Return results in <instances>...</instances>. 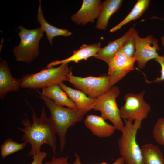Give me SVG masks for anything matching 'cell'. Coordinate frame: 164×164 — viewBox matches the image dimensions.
Returning <instances> with one entry per match:
<instances>
[{
    "label": "cell",
    "instance_id": "obj_21",
    "mask_svg": "<svg viewBox=\"0 0 164 164\" xmlns=\"http://www.w3.org/2000/svg\"><path fill=\"white\" fill-rule=\"evenodd\" d=\"M149 0H138L128 15L118 25L112 28L111 32H114L120 29L123 26L131 21L140 17L149 7Z\"/></svg>",
    "mask_w": 164,
    "mask_h": 164
},
{
    "label": "cell",
    "instance_id": "obj_14",
    "mask_svg": "<svg viewBox=\"0 0 164 164\" xmlns=\"http://www.w3.org/2000/svg\"><path fill=\"white\" fill-rule=\"evenodd\" d=\"M84 123L93 134L100 138L111 136L116 129L113 125L106 122L101 116L88 115L84 120Z\"/></svg>",
    "mask_w": 164,
    "mask_h": 164
},
{
    "label": "cell",
    "instance_id": "obj_23",
    "mask_svg": "<svg viewBox=\"0 0 164 164\" xmlns=\"http://www.w3.org/2000/svg\"><path fill=\"white\" fill-rule=\"evenodd\" d=\"M152 134L155 141L164 145V118L157 120L153 128Z\"/></svg>",
    "mask_w": 164,
    "mask_h": 164
},
{
    "label": "cell",
    "instance_id": "obj_2",
    "mask_svg": "<svg viewBox=\"0 0 164 164\" xmlns=\"http://www.w3.org/2000/svg\"><path fill=\"white\" fill-rule=\"evenodd\" d=\"M38 97L43 100L51 113L50 117L53 124L60 142V149L63 151L66 142V134L68 128L81 121L85 113L70 108L59 105L54 101L44 96L39 90Z\"/></svg>",
    "mask_w": 164,
    "mask_h": 164
},
{
    "label": "cell",
    "instance_id": "obj_8",
    "mask_svg": "<svg viewBox=\"0 0 164 164\" xmlns=\"http://www.w3.org/2000/svg\"><path fill=\"white\" fill-rule=\"evenodd\" d=\"M69 78L68 81L73 86L92 98H96L111 87L108 75L104 74L97 77H82L73 75L72 71Z\"/></svg>",
    "mask_w": 164,
    "mask_h": 164
},
{
    "label": "cell",
    "instance_id": "obj_9",
    "mask_svg": "<svg viewBox=\"0 0 164 164\" xmlns=\"http://www.w3.org/2000/svg\"><path fill=\"white\" fill-rule=\"evenodd\" d=\"M134 38L135 47V57L138 68L143 69L149 61L155 60L159 55L157 53V51L160 50L158 40L152 35L141 37L136 29Z\"/></svg>",
    "mask_w": 164,
    "mask_h": 164
},
{
    "label": "cell",
    "instance_id": "obj_26",
    "mask_svg": "<svg viewBox=\"0 0 164 164\" xmlns=\"http://www.w3.org/2000/svg\"><path fill=\"white\" fill-rule=\"evenodd\" d=\"M47 154L46 152L39 151L32 156L33 160L30 164H43V160L46 158Z\"/></svg>",
    "mask_w": 164,
    "mask_h": 164
},
{
    "label": "cell",
    "instance_id": "obj_28",
    "mask_svg": "<svg viewBox=\"0 0 164 164\" xmlns=\"http://www.w3.org/2000/svg\"><path fill=\"white\" fill-rule=\"evenodd\" d=\"M75 159L73 164H82L80 161V159L79 155L77 153L74 154ZM125 162L122 158L121 157L117 159L116 161L111 164H124ZM98 164H108L107 162H103Z\"/></svg>",
    "mask_w": 164,
    "mask_h": 164
},
{
    "label": "cell",
    "instance_id": "obj_20",
    "mask_svg": "<svg viewBox=\"0 0 164 164\" xmlns=\"http://www.w3.org/2000/svg\"><path fill=\"white\" fill-rule=\"evenodd\" d=\"M143 164H164L162 152L156 145L146 143L141 147Z\"/></svg>",
    "mask_w": 164,
    "mask_h": 164
},
{
    "label": "cell",
    "instance_id": "obj_24",
    "mask_svg": "<svg viewBox=\"0 0 164 164\" xmlns=\"http://www.w3.org/2000/svg\"><path fill=\"white\" fill-rule=\"evenodd\" d=\"M123 53L127 57H135V43L134 38L129 40L121 48Z\"/></svg>",
    "mask_w": 164,
    "mask_h": 164
},
{
    "label": "cell",
    "instance_id": "obj_7",
    "mask_svg": "<svg viewBox=\"0 0 164 164\" xmlns=\"http://www.w3.org/2000/svg\"><path fill=\"white\" fill-rule=\"evenodd\" d=\"M145 90L138 94L128 93L124 97L125 102L120 109L121 118L131 123L146 118L151 107L144 100Z\"/></svg>",
    "mask_w": 164,
    "mask_h": 164
},
{
    "label": "cell",
    "instance_id": "obj_15",
    "mask_svg": "<svg viewBox=\"0 0 164 164\" xmlns=\"http://www.w3.org/2000/svg\"><path fill=\"white\" fill-rule=\"evenodd\" d=\"M101 48V45L99 42L93 44H83L79 49L74 50L73 54L70 56L62 60L53 61L48 64L46 68L68 63L71 61L78 63L81 60H87L91 57H94Z\"/></svg>",
    "mask_w": 164,
    "mask_h": 164
},
{
    "label": "cell",
    "instance_id": "obj_18",
    "mask_svg": "<svg viewBox=\"0 0 164 164\" xmlns=\"http://www.w3.org/2000/svg\"><path fill=\"white\" fill-rule=\"evenodd\" d=\"M42 94L53 100L57 104L77 109L76 104L68 97L59 85H55L42 89Z\"/></svg>",
    "mask_w": 164,
    "mask_h": 164
},
{
    "label": "cell",
    "instance_id": "obj_19",
    "mask_svg": "<svg viewBox=\"0 0 164 164\" xmlns=\"http://www.w3.org/2000/svg\"><path fill=\"white\" fill-rule=\"evenodd\" d=\"M41 1L39 0V5L37 12V19L41 25L40 27L44 32L46 34L47 38L51 45L53 44V39L57 36H68L71 33L65 29L56 27L47 22L43 15L41 7Z\"/></svg>",
    "mask_w": 164,
    "mask_h": 164
},
{
    "label": "cell",
    "instance_id": "obj_4",
    "mask_svg": "<svg viewBox=\"0 0 164 164\" xmlns=\"http://www.w3.org/2000/svg\"><path fill=\"white\" fill-rule=\"evenodd\" d=\"M118 140L120 153L125 164H143L141 148L136 141L138 130L141 127L142 121L131 123L125 120Z\"/></svg>",
    "mask_w": 164,
    "mask_h": 164
},
{
    "label": "cell",
    "instance_id": "obj_3",
    "mask_svg": "<svg viewBox=\"0 0 164 164\" xmlns=\"http://www.w3.org/2000/svg\"><path fill=\"white\" fill-rule=\"evenodd\" d=\"M71 68H69L68 63H64L56 67L45 68L37 73L26 74L21 78V87L38 89L59 85L65 81H68Z\"/></svg>",
    "mask_w": 164,
    "mask_h": 164
},
{
    "label": "cell",
    "instance_id": "obj_1",
    "mask_svg": "<svg viewBox=\"0 0 164 164\" xmlns=\"http://www.w3.org/2000/svg\"><path fill=\"white\" fill-rule=\"evenodd\" d=\"M31 108L32 112V122L25 114L26 118L23 119L22 121L24 128H18L24 133L22 140L31 145L28 155L33 156L41 151L42 145L46 144L51 148L55 156L57 149L56 132L53 124L50 118H48L44 108L39 117H37L34 111Z\"/></svg>",
    "mask_w": 164,
    "mask_h": 164
},
{
    "label": "cell",
    "instance_id": "obj_16",
    "mask_svg": "<svg viewBox=\"0 0 164 164\" xmlns=\"http://www.w3.org/2000/svg\"><path fill=\"white\" fill-rule=\"evenodd\" d=\"M59 85L69 99L76 104L77 110L86 114L93 109L96 98L88 97L83 92L69 87L63 83Z\"/></svg>",
    "mask_w": 164,
    "mask_h": 164
},
{
    "label": "cell",
    "instance_id": "obj_25",
    "mask_svg": "<svg viewBox=\"0 0 164 164\" xmlns=\"http://www.w3.org/2000/svg\"><path fill=\"white\" fill-rule=\"evenodd\" d=\"M158 63L161 67V76L150 82L159 83L164 81V54L162 56L159 55L154 60Z\"/></svg>",
    "mask_w": 164,
    "mask_h": 164
},
{
    "label": "cell",
    "instance_id": "obj_5",
    "mask_svg": "<svg viewBox=\"0 0 164 164\" xmlns=\"http://www.w3.org/2000/svg\"><path fill=\"white\" fill-rule=\"evenodd\" d=\"M18 29L20 42L12 50L14 55L18 61L31 63L39 56V43L44 32L40 27L29 30L19 26Z\"/></svg>",
    "mask_w": 164,
    "mask_h": 164
},
{
    "label": "cell",
    "instance_id": "obj_17",
    "mask_svg": "<svg viewBox=\"0 0 164 164\" xmlns=\"http://www.w3.org/2000/svg\"><path fill=\"white\" fill-rule=\"evenodd\" d=\"M123 2L122 0H106L102 2L95 28L105 30L110 17L119 10Z\"/></svg>",
    "mask_w": 164,
    "mask_h": 164
},
{
    "label": "cell",
    "instance_id": "obj_10",
    "mask_svg": "<svg viewBox=\"0 0 164 164\" xmlns=\"http://www.w3.org/2000/svg\"><path fill=\"white\" fill-rule=\"evenodd\" d=\"M135 57L126 56L121 48L107 63L108 65V75L111 87L120 81L128 72L134 69Z\"/></svg>",
    "mask_w": 164,
    "mask_h": 164
},
{
    "label": "cell",
    "instance_id": "obj_22",
    "mask_svg": "<svg viewBox=\"0 0 164 164\" xmlns=\"http://www.w3.org/2000/svg\"><path fill=\"white\" fill-rule=\"evenodd\" d=\"M27 142L19 143L10 138L5 140L0 147L1 155L3 158L24 149Z\"/></svg>",
    "mask_w": 164,
    "mask_h": 164
},
{
    "label": "cell",
    "instance_id": "obj_11",
    "mask_svg": "<svg viewBox=\"0 0 164 164\" xmlns=\"http://www.w3.org/2000/svg\"><path fill=\"white\" fill-rule=\"evenodd\" d=\"M101 3L100 0H83L81 8L71 16V20L77 25L93 23L99 16Z\"/></svg>",
    "mask_w": 164,
    "mask_h": 164
},
{
    "label": "cell",
    "instance_id": "obj_27",
    "mask_svg": "<svg viewBox=\"0 0 164 164\" xmlns=\"http://www.w3.org/2000/svg\"><path fill=\"white\" fill-rule=\"evenodd\" d=\"M44 164H70L68 162L67 156L56 158L55 156L53 157L50 161L47 162Z\"/></svg>",
    "mask_w": 164,
    "mask_h": 164
},
{
    "label": "cell",
    "instance_id": "obj_6",
    "mask_svg": "<svg viewBox=\"0 0 164 164\" xmlns=\"http://www.w3.org/2000/svg\"><path fill=\"white\" fill-rule=\"evenodd\" d=\"M120 94L118 87L113 86L106 92L96 98L93 109L99 111L101 116L109 120L116 129L121 131L124 126L120 115V110L117 106L116 98Z\"/></svg>",
    "mask_w": 164,
    "mask_h": 164
},
{
    "label": "cell",
    "instance_id": "obj_13",
    "mask_svg": "<svg viewBox=\"0 0 164 164\" xmlns=\"http://www.w3.org/2000/svg\"><path fill=\"white\" fill-rule=\"evenodd\" d=\"M21 83V79H16L12 76L7 62L2 61L0 64V99H4L9 92L18 91Z\"/></svg>",
    "mask_w": 164,
    "mask_h": 164
},
{
    "label": "cell",
    "instance_id": "obj_29",
    "mask_svg": "<svg viewBox=\"0 0 164 164\" xmlns=\"http://www.w3.org/2000/svg\"><path fill=\"white\" fill-rule=\"evenodd\" d=\"M161 43L163 48L164 49V36H162L160 37Z\"/></svg>",
    "mask_w": 164,
    "mask_h": 164
},
{
    "label": "cell",
    "instance_id": "obj_12",
    "mask_svg": "<svg viewBox=\"0 0 164 164\" xmlns=\"http://www.w3.org/2000/svg\"><path fill=\"white\" fill-rule=\"evenodd\" d=\"M135 29L131 27L124 34L113 41H110L105 47L101 48L94 57L101 60L107 63L122 48L124 44L130 39L134 38Z\"/></svg>",
    "mask_w": 164,
    "mask_h": 164
}]
</instances>
